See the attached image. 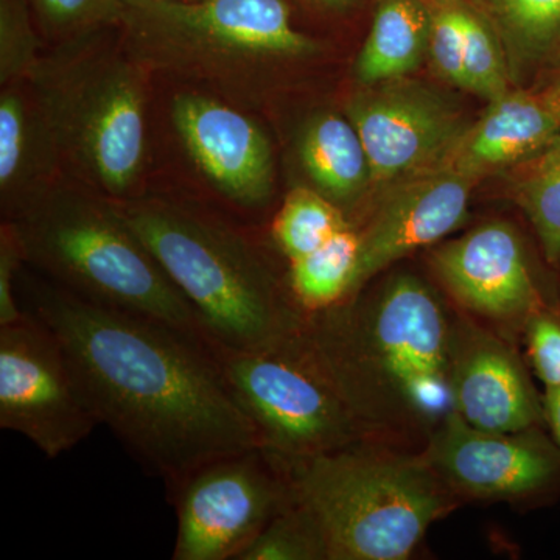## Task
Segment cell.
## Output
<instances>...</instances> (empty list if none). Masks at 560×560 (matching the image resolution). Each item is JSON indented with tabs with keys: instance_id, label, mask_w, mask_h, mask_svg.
<instances>
[{
	"instance_id": "cell-30",
	"label": "cell",
	"mask_w": 560,
	"mask_h": 560,
	"mask_svg": "<svg viewBox=\"0 0 560 560\" xmlns=\"http://www.w3.org/2000/svg\"><path fill=\"white\" fill-rule=\"evenodd\" d=\"M522 349L545 388L560 386V308L534 315L523 330Z\"/></svg>"
},
{
	"instance_id": "cell-5",
	"label": "cell",
	"mask_w": 560,
	"mask_h": 560,
	"mask_svg": "<svg viewBox=\"0 0 560 560\" xmlns=\"http://www.w3.org/2000/svg\"><path fill=\"white\" fill-rule=\"evenodd\" d=\"M323 529L329 560H405L434 523L463 506L422 452L378 441L287 470Z\"/></svg>"
},
{
	"instance_id": "cell-17",
	"label": "cell",
	"mask_w": 560,
	"mask_h": 560,
	"mask_svg": "<svg viewBox=\"0 0 560 560\" xmlns=\"http://www.w3.org/2000/svg\"><path fill=\"white\" fill-rule=\"evenodd\" d=\"M560 135V116L537 90L510 91L489 103L441 165L482 179L528 160Z\"/></svg>"
},
{
	"instance_id": "cell-9",
	"label": "cell",
	"mask_w": 560,
	"mask_h": 560,
	"mask_svg": "<svg viewBox=\"0 0 560 560\" xmlns=\"http://www.w3.org/2000/svg\"><path fill=\"white\" fill-rule=\"evenodd\" d=\"M431 275L456 311L522 348L534 315L560 308L559 271L508 220H489L429 256Z\"/></svg>"
},
{
	"instance_id": "cell-16",
	"label": "cell",
	"mask_w": 560,
	"mask_h": 560,
	"mask_svg": "<svg viewBox=\"0 0 560 560\" xmlns=\"http://www.w3.org/2000/svg\"><path fill=\"white\" fill-rule=\"evenodd\" d=\"M172 120L202 175L228 201L260 209L275 189L270 140L241 110L201 94H179Z\"/></svg>"
},
{
	"instance_id": "cell-32",
	"label": "cell",
	"mask_w": 560,
	"mask_h": 560,
	"mask_svg": "<svg viewBox=\"0 0 560 560\" xmlns=\"http://www.w3.org/2000/svg\"><path fill=\"white\" fill-rule=\"evenodd\" d=\"M541 399H544L545 423H547L552 440L558 442L560 447V386L545 388Z\"/></svg>"
},
{
	"instance_id": "cell-12",
	"label": "cell",
	"mask_w": 560,
	"mask_h": 560,
	"mask_svg": "<svg viewBox=\"0 0 560 560\" xmlns=\"http://www.w3.org/2000/svg\"><path fill=\"white\" fill-rule=\"evenodd\" d=\"M422 453L463 504L536 506L560 495V447L547 427L482 430L452 411Z\"/></svg>"
},
{
	"instance_id": "cell-18",
	"label": "cell",
	"mask_w": 560,
	"mask_h": 560,
	"mask_svg": "<svg viewBox=\"0 0 560 560\" xmlns=\"http://www.w3.org/2000/svg\"><path fill=\"white\" fill-rule=\"evenodd\" d=\"M22 86L7 84L0 94V194L7 215L54 179L61 162L32 92Z\"/></svg>"
},
{
	"instance_id": "cell-23",
	"label": "cell",
	"mask_w": 560,
	"mask_h": 560,
	"mask_svg": "<svg viewBox=\"0 0 560 560\" xmlns=\"http://www.w3.org/2000/svg\"><path fill=\"white\" fill-rule=\"evenodd\" d=\"M512 61L537 69L560 61V0H482Z\"/></svg>"
},
{
	"instance_id": "cell-6",
	"label": "cell",
	"mask_w": 560,
	"mask_h": 560,
	"mask_svg": "<svg viewBox=\"0 0 560 560\" xmlns=\"http://www.w3.org/2000/svg\"><path fill=\"white\" fill-rule=\"evenodd\" d=\"M102 31L40 58L28 90L61 161L113 200L130 194L145 158V70Z\"/></svg>"
},
{
	"instance_id": "cell-34",
	"label": "cell",
	"mask_w": 560,
	"mask_h": 560,
	"mask_svg": "<svg viewBox=\"0 0 560 560\" xmlns=\"http://www.w3.org/2000/svg\"><path fill=\"white\" fill-rule=\"evenodd\" d=\"M308 2L323 7V9L342 10L346 7L352 5L355 0H308Z\"/></svg>"
},
{
	"instance_id": "cell-19",
	"label": "cell",
	"mask_w": 560,
	"mask_h": 560,
	"mask_svg": "<svg viewBox=\"0 0 560 560\" xmlns=\"http://www.w3.org/2000/svg\"><path fill=\"white\" fill-rule=\"evenodd\" d=\"M431 0H378L370 35L355 61L363 86L405 79L429 54Z\"/></svg>"
},
{
	"instance_id": "cell-11",
	"label": "cell",
	"mask_w": 560,
	"mask_h": 560,
	"mask_svg": "<svg viewBox=\"0 0 560 560\" xmlns=\"http://www.w3.org/2000/svg\"><path fill=\"white\" fill-rule=\"evenodd\" d=\"M98 425L57 337L31 313L0 326V429L27 438L54 459Z\"/></svg>"
},
{
	"instance_id": "cell-1",
	"label": "cell",
	"mask_w": 560,
	"mask_h": 560,
	"mask_svg": "<svg viewBox=\"0 0 560 560\" xmlns=\"http://www.w3.org/2000/svg\"><path fill=\"white\" fill-rule=\"evenodd\" d=\"M22 308L60 341L101 425L168 497L213 460L260 448L212 349L158 320L27 279Z\"/></svg>"
},
{
	"instance_id": "cell-33",
	"label": "cell",
	"mask_w": 560,
	"mask_h": 560,
	"mask_svg": "<svg viewBox=\"0 0 560 560\" xmlns=\"http://www.w3.org/2000/svg\"><path fill=\"white\" fill-rule=\"evenodd\" d=\"M539 90L560 116V68L552 70L550 79L545 81Z\"/></svg>"
},
{
	"instance_id": "cell-13",
	"label": "cell",
	"mask_w": 560,
	"mask_h": 560,
	"mask_svg": "<svg viewBox=\"0 0 560 560\" xmlns=\"http://www.w3.org/2000/svg\"><path fill=\"white\" fill-rule=\"evenodd\" d=\"M346 113L370 160L371 189L381 190L440 167L470 125L455 102L407 77L364 86Z\"/></svg>"
},
{
	"instance_id": "cell-25",
	"label": "cell",
	"mask_w": 560,
	"mask_h": 560,
	"mask_svg": "<svg viewBox=\"0 0 560 560\" xmlns=\"http://www.w3.org/2000/svg\"><path fill=\"white\" fill-rule=\"evenodd\" d=\"M238 560H329V548L315 515L293 493Z\"/></svg>"
},
{
	"instance_id": "cell-22",
	"label": "cell",
	"mask_w": 560,
	"mask_h": 560,
	"mask_svg": "<svg viewBox=\"0 0 560 560\" xmlns=\"http://www.w3.org/2000/svg\"><path fill=\"white\" fill-rule=\"evenodd\" d=\"M508 194L528 221L545 260L560 272V135L510 167Z\"/></svg>"
},
{
	"instance_id": "cell-10",
	"label": "cell",
	"mask_w": 560,
	"mask_h": 560,
	"mask_svg": "<svg viewBox=\"0 0 560 560\" xmlns=\"http://www.w3.org/2000/svg\"><path fill=\"white\" fill-rule=\"evenodd\" d=\"M168 499L178 517L173 560H238L293 489L287 471L254 448L201 467Z\"/></svg>"
},
{
	"instance_id": "cell-4",
	"label": "cell",
	"mask_w": 560,
	"mask_h": 560,
	"mask_svg": "<svg viewBox=\"0 0 560 560\" xmlns=\"http://www.w3.org/2000/svg\"><path fill=\"white\" fill-rule=\"evenodd\" d=\"M5 223L25 265L55 285L208 345L189 302L108 195L55 176L11 210Z\"/></svg>"
},
{
	"instance_id": "cell-15",
	"label": "cell",
	"mask_w": 560,
	"mask_h": 560,
	"mask_svg": "<svg viewBox=\"0 0 560 560\" xmlns=\"http://www.w3.org/2000/svg\"><path fill=\"white\" fill-rule=\"evenodd\" d=\"M530 372L521 346L455 308L451 386L453 411L460 418L490 431L547 427Z\"/></svg>"
},
{
	"instance_id": "cell-21",
	"label": "cell",
	"mask_w": 560,
	"mask_h": 560,
	"mask_svg": "<svg viewBox=\"0 0 560 560\" xmlns=\"http://www.w3.org/2000/svg\"><path fill=\"white\" fill-rule=\"evenodd\" d=\"M360 260V235L346 228L318 249L289 261L287 285L305 316L330 311L348 300Z\"/></svg>"
},
{
	"instance_id": "cell-27",
	"label": "cell",
	"mask_w": 560,
	"mask_h": 560,
	"mask_svg": "<svg viewBox=\"0 0 560 560\" xmlns=\"http://www.w3.org/2000/svg\"><path fill=\"white\" fill-rule=\"evenodd\" d=\"M39 39L25 0H0V81L25 83L40 61Z\"/></svg>"
},
{
	"instance_id": "cell-2",
	"label": "cell",
	"mask_w": 560,
	"mask_h": 560,
	"mask_svg": "<svg viewBox=\"0 0 560 560\" xmlns=\"http://www.w3.org/2000/svg\"><path fill=\"white\" fill-rule=\"evenodd\" d=\"M453 313L440 287L397 271L307 316L301 348L372 440L422 452L453 411Z\"/></svg>"
},
{
	"instance_id": "cell-29",
	"label": "cell",
	"mask_w": 560,
	"mask_h": 560,
	"mask_svg": "<svg viewBox=\"0 0 560 560\" xmlns=\"http://www.w3.org/2000/svg\"><path fill=\"white\" fill-rule=\"evenodd\" d=\"M49 31L75 38L120 25L124 0H33Z\"/></svg>"
},
{
	"instance_id": "cell-14",
	"label": "cell",
	"mask_w": 560,
	"mask_h": 560,
	"mask_svg": "<svg viewBox=\"0 0 560 560\" xmlns=\"http://www.w3.org/2000/svg\"><path fill=\"white\" fill-rule=\"evenodd\" d=\"M478 183L474 176L440 165L383 191L363 224L355 226L360 260L349 298L397 261L436 245L463 226Z\"/></svg>"
},
{
	"instance_id": "cell-20",
	"label": "cell",
	"mask_w": 560,
	"mask_h": 560,
	"mask_svg": "<svg viewBox=\"0 0 560 560\" xmlns=\"http://www.w3.org/2000/svg\"><path fill=\"white\" fill-rule=\"evenodd\" d=\"M300 156L316 190L338 206L359 200L371 187L370 160L348 116L324 113L313 117L302 132Z\"/></svg>"
},
{
	"instance_id": "cell-26",
	"label": "cell",
	"mask_w": 560,
	"mask_h": 560,
	"mask_svg": "<svg viewBox=\"0 0 560 560\" xmlns=\"http://www.w3.org/2000/svg\"><path fill=\"white\" fill-rule=\"evenodd\" d=\"M463 88L489 103L511 91L500 33L486 11L469 2L466 9Z\"/></svg>"
},
{
	"instance_id": "cell-28",
	"label": "cell",
	"mask_w": 560,
	"mask_h": 560,
	"mask_svg": "<svg viewBox=\"0 0 560 560\" xmlns=\"http://www.w3.org/2000/svg\"><path fill=\"white\" fill-rule=\"evenodd\" d=\"M431 60L442 79L463 88L467 0H431Z\"/></svg>"
},
{
	"instance_id": "cell-7",
	"label": "cell",
	"mask_w": 560,
	"mask_h": 560,
	"mask_svg": "<svg viewBox=\"0 0 560 560\" xmlns=\"http://www.w3.org/2000/svg\"><path fill=\"white\" fill-rule=\"evenodd\" d=\"M128 57L145 72L245 95L267 66L316 57L283 0H124Z\"/></svg>"
},
{
	"instance_id": "cell-24",
	"label": "cell",
	"mask_w": 560,
	"mask_h": 560,
	"mask_svg": "<svg viewBox=\"0 0 560 560\" xmlns=\"http://www.w3.org/2000/svg\"><path fill=\"white\" fill-rule=\"evenodd\" d=\"M349 226L352 221L337 202L319 190L296 187L272 219L271 241L290 261L318 249Z\"/></svg>"
},
{
	"instance_id": "cell-8",
	"label": "cell",
	"mask_w": 560,
	"mask_h": 560,
	"mask_svg": "<svg viewBox=\"0 0 560 560\" xmlns=\"http://www.w3.org/2000/svg\"><path fill=\"white\" fill-rule=\"evenodd\" d=\"M300 338L272 352L210 348L259 431L260 451L283 471L302 460L374 441L313 366Z\"/></svg>"
},
{
	"instance_id": "cell-31",
	"label": "cell",
	"mask_w": 560,
	"mask_h": 560,
	"mask_svg": "<svg viewBox=\"0 0 560 560\" xmlns=\"http://www.w3.org/2000/svg\"><path fill=\"white\" fill-rule=\"evenodd\" d=\"M25 265L20 243L9 224H2L0 231V326L18 323L27 312L22 308L18 296L20 270Z\"/></svg>"
},
{
	"instance_id": "cell-3",
	"label": "cell",
	"mask_w": 560,
	"mask_h": 560,
	"mask_svg": "<svg viewBox=\"0 0 560 560\" xmlns=\"http://www.w3.org/2000/svg\"><path fill=\"white\" fill-rule=\"evenodd\" d=\"M125 220L200 320L209 348L272 352L304 330V315L270 259L245 232L194 206L117 201Z\"/></svg>"
}]
</instances>
